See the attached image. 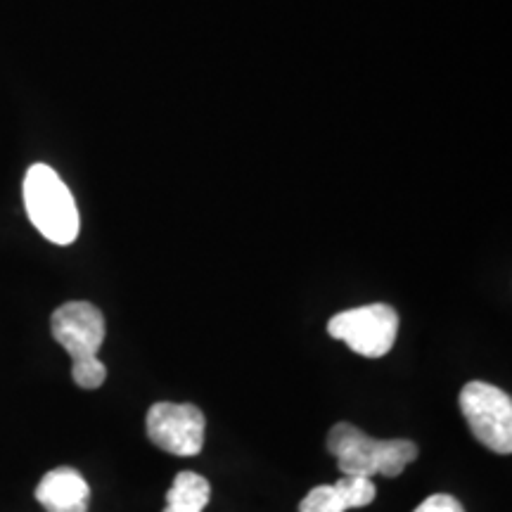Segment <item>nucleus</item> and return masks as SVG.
Masks as SVG:
<instances>
[{"label":"nucleus","instance_id":"1","mask_svg":"<svg viewBox=\"0 0 512 512\" xmlns=\"http://www.w3.org/2000/svg\"><path fill=\"white\" fill-rule=\"evenodd\" d=\"M55 342L72 356V377L81 389H98L107 380L98 351L105 342V316L91 302H67L50 318Z\"/></svg>","mask_w":512,"mask_h":512},{"label":"nucleus","instance_id":"2","mask_svg":"<svg viewBox=\"0 0 512 512\" xmlns=\"http://www.w3.org/2000/svg\"><path fill=\"white\" fill-rule=\"evenodd\" d=\"M328 451L342 477H399L418 458V446L408 439H373L351 422H339L328 434Z\"/></svg>","mask_w":512,"mask_h":512},{"label":"nucleus","instance_id":"3","mask_svg":"<svg viewBox=\"0 0 512 512\" xmlns=\"http://www.w3.org/2000/svg\"><path fill=\"white\" fill-rule=\"evenodd\" d=\"M24 207L43 238L55 245H72L79 235V209L72 190L48 164H34L24 176Z\"/></svg>","mask_w":512,"mask_h":512},{"label":"nucleus","instance_id":"4","mask_svg":"<svg viewBox=\"0 0 512 512\" xmlns=\"http://www.w3.org/2000/svg\"><path fill=\"white\" fill-rule=\"evenodd\" d=\"M460 411L479 444L508 456L512 451V399L489 382H467L460 392Z\"/></svg>","mask_w":512,"mask_h":512},{"label":"nucleus","instance_id":"5","mask_svg":"<svg viewBox=\"0 0 512 512\" xmlns=\"http://www.w3.org/2000/svg\"><path fill=\"white\" fill-rule=\"evenodd\" d=\"M328 332L358 356L380 358L389 354L399 335V313L389 304H368L337 313L330 318Z\"/></svg>","mask_w":512,"mask_h":512},{"label":"nucleus","instance_id":"6","mask_svg":"<svg viewBox=\"0 0 512 512\" xmlns=\"http://www.w3.org/2000/svg\"><path fill=\"white\" fill-rule=\"evenodd\" d=\"M147 437L171 456H197L204 446V413L192 403L159 401L147 411Z\"/></svg>","mask_w":512,"mask_h":512},{"label":"nucleus","instance_id":"7","mask_svg":"<svg viewBox=\"0 0 512 512\" xmlns=\"http://www.w3.org/2000/svg\"><path fill=\"white\" fill-rule=\"evenodd\" d=\"M375 484L368 477H342L337 484L311 489L299 503V512H347L375 501Z\"/></svg>","mask_w":512,"mask_h":512},{"label":"nucleus","instance_id":"8","mask_svg":"<svg viewBox=\"0 0 512 512\" xmlns=\"http://www.w3.org/2000/svg\"><path fill=\"white\" fill-rule=\"evenodd\" d=\"M36 501L48 512H88L91 489L81 472L72 467H57L36 486Z\"/></svg>","mask_w":512,"mask_h":512},{"label":"nucleus","instance_id":"9","mask_svg":"<svg viewBox=\"0 0 512 512\" xmlns=\"http://www.w3.org/2000/svg\"><path fill=\"white\" fill-rule=\"evenodd\" d=\"M211 501V486L197 472H178L171 489L166 491L164 512H202Z\"/></svg>","mask_w":512,"mask_h":512},{"label":"nucleus","instance_id":"10","mask_svg":"<svg viewBox=\"0 0 512 512\" xmlns=\"http://www.w3.org/2000/svg\"><path fill=\"white\" fill-rule=\"evenodd\" d=\"M413 512H465V510L463 505L458 503V498L448 494H434L427 498V501H422Z\"/></svg>","mask_w":512,"mask_h":512}]
</instances>
